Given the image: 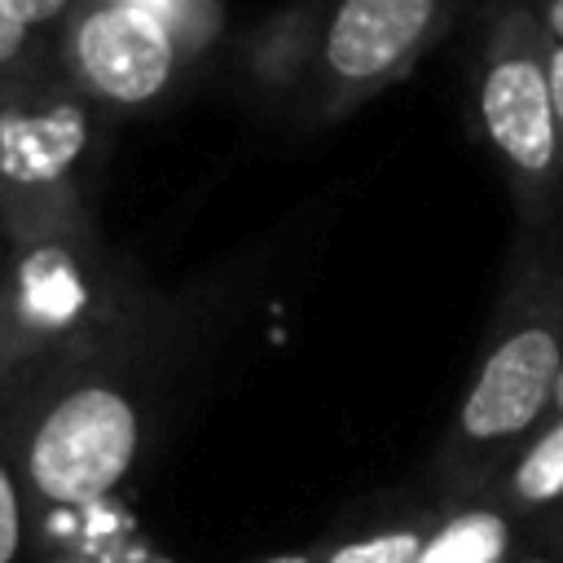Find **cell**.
<instances>
[{"instance_id":"cell-22","label":"cell","mask_w":563,"mask_h":563,"mask_svg":"<svg viewBox=\"0 0 563 563\" xmlns=\"http://www.w3.org/2000/svg\"><path fill=\"white\" fill-rule=\"evenodd\" d=\"M559 229H563V207H559Z\"/></svg>"},{"instance_id":"cell-14","label":"cell","mask_w":563,"mask_h":563,"mask_svg":"<svg viewBox=\"0 0 563 563\" xmlns=\"http://www.w3.org/2000/svg\"><path fill=\"white\" fill-rule=\"evenodd\" d=\"M53 57V44H40L31 40L26 31H18L4 9H0V79H13V75H26L35 66H44Z\"/></svg>"},{"instance_id":"cell-2","label":"cell","mask_w":563,"mask_h":563,"mask_svg":"<svg viewBox=\"0 0 563 563\" xmlns=\"http://www.w3.org/2000/svg\"><path fill=\"white\" fill-rule=\"evenodd\" d=\"M563 378V229L515 224L488 330L435 444V497H475L554 413Z\"/></svg>"},{"instance_id":"cell-6","label":"cell","mask_w":563,"mask_h":563,"mask_svg":"<svg viewBox=\"0 0 563 563\" xmlns=\"http://www.w3.org/2000/svg\"><path fill=\"white\" fill-rule=\"evenodd\" d=\"M471 110L479 141L497 158L515 224H559L563 150L554 128L545 31L528 0H493L471 62Z\"/></svg>"},{"instance_id":"cell-12","label":"cell","mask_w":563,"mask_h":563,"mask_svg":"<svg viewBox=\"0 0 563 563\" xmlns=\"http://www.w3.org/2000/svg\"><path fill=\"white\" fill-rule=\"evenodd\" d=\"M128 4L145 9L150 18H158L176 35V44L189 53L194 66H202L207 53L229 31V4L224 0H128Z\"/></svg>"},{"instance_id":"cell-21","label":"cell","mask_w":563,"mask_h":563,"mask_svg":"<svg viewBox=\"0 0 563 563\" xmlns=\"http://www.w3.org/2000/svg\"><path fill=\"white\" fill-rule=\"evenodd\" d=\"M4 246H9V242H4V224H0V264H4Z\"/></svg>"},{"instance_id":"cell-3","label":"cell","mask_w":563,"mask_h":563,"mask_svg":"<svg viewBox=\"0 0 563 563\" xmlns=\"http://www.w3.org/2000/svg\"><path fill=\"white\" fill-rule=\"evenodd\" d=\"M462 0H290L238 44L255 88L339 123L400 84L453 26Z\"/></svg>"},{"instance_id":"cell-19","label":"cell","mask_w":563,"mask_h":563,"mask_svg":"<svg viewBox=\"0 0 563 563\" xmlns=\"http://www.w3.org/2000/svg\"><path fill=\"white\" fill-rule=\"evenodd\" d=\"M554 413L563 418V378H559V391H554ZM554 413H550V418H554Z\"/></svg>"},{"instance_id":"cell-10","label":"cell","mask_w":563,"mask_h":563,"mask_svg":"<svg viewBox=\"0 0 563 563\" xmlns=\"http://www.w3.org/2000/svg\"><path fill=\"white\" fill-rule=\"evenodd\" d=\"M435 523V501L405 506L391 515H378L352 532H339L330 541H317V563H413L427 532Z\"/></svg>"},{"instance_id":"cell-1","label":"cell","mask_w":563,"mask_h":563,"mask_svg":"<svg viewBox=\"0 0 563 563\" xmlns=\"http://www.w3.org/2000/svg\"><path fill=\"white\" fill-rule=\"evenodd\" d=\"M172 347L176 312L154 295L106 343L48 369L4 405L0 427L40 528L110 501L136 475L158 422Z\"/></svg>"},{"instance_id":"cell-5","label":"cell","mask_w":563,"mask_h":563,"mask_svg":"<svg viewBox=\"0 0 563 563\" xmlns=\"http://www.w3.org/2000/svg\"><path fill=\"white\" fill-rule=\"evenodd\" d=\"M101 110L79 97L53 57L0 79V224L4 242L101 233L88 202V163Z\"/></svg>"},{"instance_id":"cell-8","label":"cell","mask_w":563,"mask_h":563,"mask_svg":"<svg viewBox=\"0 0 563 563\" xmlns=\"http://www.w3.org/2000/svg\"><path fill=\"white\" fill-rule=\"evenodd\" d=\"M484 493L519 519L528 537L563 541V418H545Z\"/></svg>"},{"instance_id":"cell-17","label":"cell","mask_w":563,"mask_h":563,"mask_svg":"<svg viewBox=\"0 0 563 563\" xmlns=\"http://www.w3.org/2000/svg\"><path fill=\"white\" fill-rule=\"evenodd\" d=\"M528 9H532V18L541 22V31H545L554 44H563V0H528Z\"/></svg>"},{"instance_id":"cell-11","label":"cell","mask_w":563,"mask_h":563,"mask_svg":"<svg viewBox=\"0 0 563 563\" xmlns=\"http://www.w3.org/2000/svg\"><path fill=\"white\" fill-rule=\"evenodd\" d=\"M40 541V519L22 479V466L13 457V444L0 427V563H31Z\"/></svg>"},{"instance_id":"cell-7","label":"cell","mask_w":563,"mask_h":563,"mask_svg":"<svg viewBox=\"0 0 563 563\" xmlns=\"http://www.w3.org/2000/svg\"><path fill=\"white\" fill-rule=\"evenodd\" d=\"M53 66L101 114H141L194 70L176 35L128 0H79L53 35Z\"/></svg>"},{"instance_id":"cell-9","label":"cell","mask_w":563,"mask_h":563,"mask_svg":"<svg viewBox=\"0 0 563 563\" xmlns=\"http://www.w3.org/2000/svg\"><path fill=\"white\" fill-rule=\"evenodd\" d=\"M528 528L510 519L488 493L435 497V523L413 563H515Z\"/></svg>"},{"instance_id":"cell-4","label":"cell","mask_w":563,"mask_h":563,"mask_svg":"<svg viewBox=\"0 0 563 563\" xmlns=\"http://www.w3.org/2000/svg\"><path fill=\"white\" fill-rule=\"evenodd\" d=\"M154 290L101 233L9 242L0 264V378L9 400L123 330Z\"/></svg>"},{"instance_id":"cell-16","label":"cell","mask_w":563,"mask_h":563,"mask_svg":"<svg viewBox=\"0 0 563 563\" xmlns=\"http://www.w3.org/2000/svg\"><path fill=\"white\" fill-rule=\"evenodd\" d=\"M515 563H563V541L559 537H528Z\"/></svg>"},{"instance_id":"cell-15","label":"cell","mask_w":563,"mask_h":563,"mask_svg":"<svg viewBox=\"0 0 563 563\" xmlns=\"http://www.w3.org/2000/svg\"><path fill=\"white\" fill-rule=\"evenodd\" d=\"M545 66H550V97H554V128H559V150H563V44L545 35Z\"/></svg>"},{"instance_id":"cell-20","label":"cell","mask_w":563,"mask_h":563,"mask_svg":"<svg viewBox=\"0 0 563 563\" xmlns=\"http://www.w3.org/2000/svg\"><path fill=\"white\" fill-rule=\"evenodd\" d=\"M4 405H9V391H4V378H0V413H4Z\"/></svg>"},{"instance_id":"cell-18","label":"cell","mask_w":563,"mask_h":563,"mask_svg":"<svg viewBox=\"0 0 563 563\" xmlns=\"http://www.w3.org/2000/svg\"><path fill=\"white\" fill-rule=\"evenodd\" d=\"M251 563H317V554L308 545V550H277V554H264V559H251Z\"/></svg>"},{"instance_id":"cell-13","label":"cell","mask_w":563,"mask_h":563,"mask_svg":"<svg viewBox=\"0 0 563 563\" xmlns=\"http://www.w3.org/2000/svg\"><path fill=\"white\" fill-rule=\"evenodd\" d=\"M75 4H79V0H0L4 18H9L18 31H26L31 40H40V44H53L57 26L70 18Z\"/></svg>"}]
</instances>
